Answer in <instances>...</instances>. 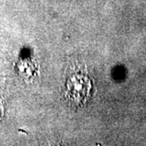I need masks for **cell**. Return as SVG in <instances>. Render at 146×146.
<instances>
[{
	"mask_svg": "<svg viewBox=\"0 0 146 146\" xmlns=\"http://www.w3.org/2000/svg\"><path fill=\"white\" fill-rule=\"evenodd\" d=\"M90 88L89 80L80 76L72 79L68 84L70 97L77 102L84 101L85 98L89 95Z\"/></svg>",
	"mask_w": 146,
	"mask_h": 146,
	"instance_id": "obj_1",
	"label": "cell"
},
{
	"mask_svg": "<svg viewBox=\"0 0 146 146\" xmlns=\"http://www.w3.org/2000/svg\"><path fill=\"white\" fill-rule=\"evenodd\" d=\"M2 115H3V106L0 105V118H1Z\"/></svg>",
	"mask_w": 146,
	"mask_h": 146,
	"instance_id": "obj_2",
	"label": "cell"
}]
</instances>
